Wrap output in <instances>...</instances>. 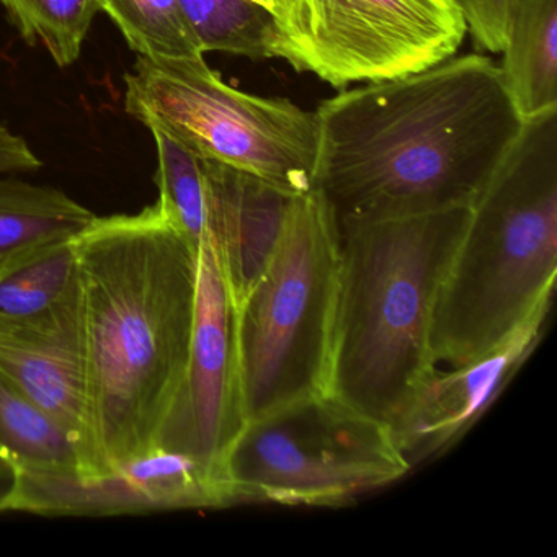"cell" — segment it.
Here are the masks:
<instances>
[{
  "mask_svg": "<svg viewBox=\"0 0 557 557\" xmlns=\"http://www.w3.org/2000/svg\"><path fill=\"white\" fill-rule=\"evenodd\" d=\"M314 188L338 223L472 207L523 119L482 54L324 100Z\"/></svg>",
  "mask_w": 557,
  "mask_h": 557,
  "instance_id": "1",
  "label": "cell"
},
{
  "mask_svg": "<svg viewBox=\"0 0 557 557\" xmlns=\"http://www.w3.org/2000/svg\"><path fill=\"white\" fill-rule=\"evenodd\" d=\"M76 249L87 419L102 478L156 451L190 357L198 250L158 203L97 216Z\"/></svg>",
  "mask_w": 557,
  "mask_h": 557,
  "instance_id": "2",
  "label": "cell"
},
{
  "mask_svg": "<svg viewBox=\"0 0 557 557\" xmlns=\"http://www.w3.org/2000/svg\"><path fill=\"white\" fill-rule=\"evenodd\" d=\"M471 207L342 221L327 393L393 425L435 371L433 309Z\"/></svg>",
  "mask_w": 557,
  "mask_h": 557,
  "instance_id": "3",
  "label": "cell"
},
{
  "mask_svg": "<svg viewBox=\"0 0 557 557\" xmlns=\"http://www.w3.org/2000/svg\"><path fill=\"white\" fill-rule=\"evenodd\" d=\"M557 110L527 120L471 207L433 309L435 363H471L553 302Z\"/></svg>",
  "mask_w": 557,
  "mask_h": 557,
  "instance_id": "4",
  "label": "cell"
},
{
  "mask_svg": "<svg viewBox=\"0 0 557 557\" xmlns=\"http://www.w3.org/2000/svg\"><path fill=\"white\" fill-rule=\"evenodd\" d=\"M338 273L337 218L312 188L296 197L278 249L237 306L246 423L327 393Z\"/></svg>",
  "mask_w": 557,
  "mask_h": 557,
  "instance_id": "5",
  "label": "cell"
},
{
  "mask_svg": "<svg viewBox=\"0 0 557 557\" xmlns=\"http://www.w3.org/2000/svg\"><path fill=\"white\" fill-rule=\"evenodd\" d=\"M125 110L201 159L286 194L314 188L319 120L288 99L234 89L203 58L138 57L125 76Z\"/></svg>",
  "mask_w": 557,
  "mask_h": 557,
  "instance_id": "6",
  "label": "cell"
},
{
  "mask_svg": "<svg viewBox=\"0 0 557 557\" xmlns=\"http://www.w3.org/2000/svg\"><path fill=\"white\" fill-rule=\"evenodd\" d=\"M224 462L240 504L306 507H342L412 469L386 423L329 393L250 420Z\"/></svg>",
  "mask_w": 557,
  "mask_h": 557,
  "instance_id": "7",
  "label": "cell"
},
{
  "mask_svg": "<svg viewBox=\"0 0 557 557\" xmlns=\"http://www.w3.org/2000/svg\"><path fill=\"white\" fill-rule=\"evenodd\" d=\"M272 58L335 89L419 73L455 57L456 0H275Z\"/></svg>",
  "mask_w": 557,
  "mask_h": 557,
  "instance_id": "8",
  "label": "cell"
},
{
  "mask_svg": "<svg viewBox=\"0 0 557 557\" xmlns=\"http://www.w3.org/2000/svg\"><path fill=\"white\" fill-rule=\"evenodd\" d=\"M246 426L237 351V308L207 233L198 249L190 357L156 449L226 466Z\"/></svg>",
  "mask_w": 557,
  "mask_h": 557,
  "instance_id": "9",
  "label": "cell"
},
{
  "mask_svg": "<svg viewBox=\"0 0 557 557\" xmlns=\"http://www.w3.org/2000/svg\"><path fill=\"white\" fill-rule=\"evenodd\" d=\"M233 505H239V497L226 466L162 449L87 482L76 475L12 474L8 491L0 494V513L44 517H119Z\"/></svg>",
  "mask_w": 557,
  "mask_h": 557,
  "instance_id": "10",
  "label": "cell"
},
{
  "mask_svg": "<svg viewBox=\"0 0 557 557\" xmlns=\"http://www.w3.org/2000/svg\"><path fill=\"white\" fill-rule=\"evenodd\" d=\"M0 374L63 430L79 458L81 481L96 479L99 469L84 386L79 280L40 314L0 315Z\"/></svg>",
  "mask_w": 557,
  "mask_h": 557,
  "instance_id": "11",
  "label": "cell"
},
{
  "mask_svg": "<svg viewBox=\"0 0 557 557\" xmlns=\"http://www.w3.org/2000/svg\"><path fill=\"white\" fill-rule=\"evenodd\" d=\"M550 305L537 309L494 350L449 373L433 371L393 425L394 442L410 468L442 455L492 406L543 337Z\"/></svg>",
  "mask_w": 557,
  "mask_h": 557,
  "instance_id": "12",
  "label": "cell"
},
{
  "mask_svg": "<svg viewBox=\"0 0 557 557\" xmlns=\"http://www.w3.org/2000/svg\"><path fill=\"white\" fill-rule=\"evenodd\" d=\"M200 162L207 233L237 308L278 249L296 195L221 162Z\"/></svg>",
  "mask_w": 557,
  "mask_h": 557,
  "instance_id": "13",
  "label": "cell"
},
{
  "mask_svg": "<svg viewBox=\"0 0 557 557\" xmlns=\"http://www.w3.org/2000/svg\"><path fill=\"white\" fill-rule=\"evenodd\" d=\"M500 73L523 122L557 110V0H521Z\"/></svg>",
  "mask_w": 557,
  "mask_h": 557,
  "instance_id": "14",
  "label": "cell"
},
{
  "mask_svg": "<svg viewBox=\"0 0 557 557\" xmlns=\"http://www.w3.org/2000/svg\"><path fill=\"white\" fill-rule=\"evenodd\" d=\"M96 220L60 188L0 177V263L41 244L74 239Z\"/></svg>",
  "mask_w": 557,
  "mask_h": 557,
  "instance_id": "15",
  "label": "cell"
},
{
  "mask_svg": "<svg viewBox=\"0 0 557 557\" xmlns=\"http://www.w3.org/2000/svg\"><path fill=\"white\" fill-rule=\"evenodd\" d=\"M0 469L9 474L76 475V449L63 430L0 374Z\"/></svg>",
  "mask_w": 557,
  "mask_h": 557,
  "instance_id": "16",
  "label": "cell"
},
{
  "mask_svg": "<svg viewBox=\"0 0 557 557\" xmlns=\"http://www.w3.org/2000/svg\"><path fill=\"white\" fill-rule=\"evenodd\" d=\"M79 280L76 237L32 247L0 263V315L27 318L60 302Z\"/></svg>",
  "mask_w": 557,
  "mask_h": 557,
  "instance_id": "17",
  "label": "cell"
},
{
  "mask_svg": "<svg viewBox=\"0 0 557 557\" xmlns=\"http://www.w3.org/2000/svg\"><path fill=\"white\" fill-rule=\"evenodd\" d=\"M203 53L272 58L273 17L249 0H178Z\"/></svg>",
  "mask_w": 557,
  "mask_h": 557,
  "instance_id": "18",
  "label": "cell"
},
{
  "mask_svg": "<svg viewBox=\"0 0 557 557\" xmlns=\"http://www.w3.org/2000/svg\"><path fill=\"white\" fill-rule=\"evenodd\" d=\"M138 57L203 58L178 0H97Z\"/></svg>",
  "mask_w": 557,
  "mask_h": 557,
  "instance_id": "19",
  "label": "cell"
},
{
  "mask_svg": "<svg viewBox=\"0 0 557 557\" xmlns=\"http://www.w3.org/2000/svg\"><path fill=\"white\" fill-rule=\"evenodd\" d=\"M0 4L21 37L32 47H44L60 67L79 60L100 12L97 0H0Z\"/></svg>",
  "mask_w": 557,
  "mask_h": 557,
  "instance_id": "20",
  "label": "cell"
},
{
  "mask_svg": "<svg viewBox=\"0 0 557 557\" xmlns=\"http://www.w3.org/2000/svg\"><path fill=\"white\" fill-rule=\"evenodd\" d=\"M158 149L159 200L168 220L182 236L200 249L207 236V190L200 158L182 148L174 139L158 129H151Z\"/></svg>",
  "mask_w": 557,
  "mask_h": 557,
  "instance_id": "21",
  "label": "cell"
},
{
  "mask_svg": "<svg viewBox=\"0 0 557 557\" xmlns=\"http://www.w3.org/2000/svg\"><path fill=\"white\" fill-rule=\"evenodd\" d=\"M475 45L488 53H502L508 28L521 0H456Z\"/></svg>",
  "mask_w": 557,
  "mask_h": 557,
  "instance_id": "22",
  "label": "cell"
},
{
  "mask_svg": "<svg viewBox=\"0 0 557 557\" xmlns=\"http://www.w3.org/2000/svg\"><path fill=\"white\" fill-rule=\"evenodd\" d=\"M44 165L22 136L0 125V174L37 171Z\"/></svg>",
  "mask_w": 557,
  "mask_h": 557,
  "instance_id": "23",
  "label": "cell"
},
{
  "mask_svg": "<svg viewBox=\"0 0 557 557\" xmlns=\"http://www.w3.org/2000/svg\"><path fill=\"white\" fill-rule=\"evenodd\" d=\"M249 2H253V4L260 5V8L267 9V11L272 12L273 2H275V0H249Z\"/></svg>",
  "mask_w": 557,
  "mask_h": 557,
  "instance_id": "24",
  "label": "cell"
}]
</instances>
